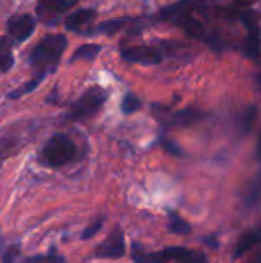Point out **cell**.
<instances>
[{
    "label": "cell",
    "mask_w": 261,
    "mask_h": 263,
    "mask_svg": "<svg viewBox=\"0 0 261 263\" xmlns=\"http://www.w3.org/2000/svg\"><path fill=\"white\" fill-rule=\"evenodd\" d=\"M68 46V39L63 34L45 35L29 52L28 63L34 71V76L48 77L55 72L60 59Z\"/></svg>",
    "instance_id": "1"
},
{
    "label": "cell",
    "mask_w": 261,
    "mask_h": 263,
    "mask_svg": "<svg viewBox=\"0 0 261 263\" xmlns=\"http://www.w3.org/2000/svg\"><path fill=\"white\" fill-rule=\"evenodd\" d=\"M75 157V145L69 136L55 133L48 139L40 153V162L48 168H60L72 162Z\"/></svg>",
    "instance_id": "2"
},
{
    "label": "cell",
    "mask_w": 261,
    "mask_h": 263,
    "mask_svg": "<svg viewBox=\"0 0 261 263\" xmlns=\"http://www.w3.org/2000/svg\"><path fill=\"white\" fill-rule=\"evenodd\" d=\"M108 100V92L100 86H92L88 91H85L69 108V111L65 114V122H78L83 119H88L94 116L103 103Z\"/></svg>",
    "instance_id": "3"
},
{
    "label": "cell",
    "mask_w": 261,
    "mask_h": 263,
    "mask_svg": "<svg viewBox=\"0 0 261 263\" xmlns=\"http://www.w3.org/2000/svg\"><path fill=\"white\" fill-rule=\"evenodd\" d=\"M77 2L78 0H37L35 15L46 25H55L58 18Z\"/></svg>",
    "instance_id": "4"
},
{
    "label": "cell",
    "mask_w": 261,
    "mask_h": 263,
    "mask_svg": "<svg viewBox=\"0 0 261 263\" xmlns=\"http://www.w3.org/2000/svg\"><path fill=\"white\" fill-rule=\"evenodd\" d=\"M37 20L31 14H15L6 20V34L14 40V43L26 42L35 31Z\"/></svg>",
    "instance_id": "5"
},
{
    "label": "cell",
    "mask_w": 261,
    "mask_h": 263,
    "mask_svg": "<svg viewBox=\"0 0 261 263\" xmlns=\"http://www.w3.org/2000/svg\"><path fill=\"white\" fill-rule=\"evenodd\" d=\"M146 260L152 262H168V260H178V262H206L203 254H198L192 250L183 247H169L160 253L146 256Z\"/></svg>",
    "instance_id": "6"
},
{
    "label": "cell",
    "mask_w": 261,
    "mask_h": 263,
    "mask_svg": "<svg viewBox=\"0 0 261 263\" xmlns=\"http://www.w3.org/2000/svg\"><path fill=\"white\" fill-rule=\"evenodd\" d=\"M122 57L126 62L142 63V65H158L162 62L160 51L152 46H148V45L131 46V48L122 49Z\"/></svg>",
    "instance_id": "7"
},
{
    "label": "cell",
    "mask_w": 261,
    "mask_h": 263,
    "mask_svg": "<svg viewBox=\"0 0 261 263\" xmlns=\"http://www.w3.org/2000/svg\"><path fill=\"white\" fill-rule=\"evenodd\" d=\"M100 259H120L125 256V236L122 230H114L108 239L97 248L95 253Z\"/></svg>",
    "instance_id": "8"
},
{
    "label": "cell",
    "mask_w": 261,
    "mask_h": 263,
    "mask_svg": "<svg viewBox=\"0 0 261 263\" xmlns=\"http://www.w3.org/2000/svg\"><path fill=\"white\" fill-rule=\"evenodd\" d=\"M26 143V136H23L22 131H12V129H5L0 133V168L3 162L14 156L23 145Z\"/></svg>",
    "instance_id": "9"
},
{
    "label": "cell",
    "mask_w": 261,
    "mask_h": 263,
    "mask_svg": "<svg viewBox=\"0 0 261 263\" xmlns=\"http://www.w3.org/2000/svg\"><path fill=\"white\" fill-rule=\"evenodd\" d=\"M160 120H163V123L166 126H177V128H186L194 125L197 120H200L203 117V112L195 109V108H186V109H180L175 111L172 114H160Z\"/></svg>",
    "instance_id": "10"
},
{
    "label": "cell",
    "mask_w": 261,
    "mask_h": 263,
    "mask_svg": "<svg viewBox=\"0 0 261 263\" xmlns=\"http://www.w3.org/2000/svg\"><path fill=\"white\" fill-rule=\"evenodd\" d=\"M203 5V0H178L160 11V18L163 20H172L175 22L177 18L191 14L192 11L198 9Z\"/></svg>",
    "instance_id": "11"
},
{
    "label": "cell",
    "mask_w": 261,
    "mask_h": 263,
    "mask_svg": "<svg viewBox=\"0 0 261 263\" xmlns=\"http://www.w3.org/2000/svg\"><path fill=\"white\" fill-rule=\"evenodd\" d=\"M248 37L245 40V45H243V52L248 59L251 60H258L260 57V49H261V32H260V25L258 22L257 23H252V25H248Z\"/></svg>",
    "instance_id": "12"
},
{
    "label": "cell",
    "mask_w": 261,
    "mask_h": 263,
    "mask_svg": "<svg viewBox=\"0 0 261 263\" xmlns=\"http://www.w3.org/2000/svg\"><path fill=\"white\" fill-rule=\"evenodd\" d=\"M95 9L92 8H82L69 14L65 20V28L68 31H80L86 23H89L95 17Z\"/></svg>",
    "instance_id": "13"
},
{
    "label": "cell",
    "mask_w": 261,
    "mask_h": 263,
    "mask_svg": "<svg viewBox=\"0 0 261 263\" xmlns=\"http://www.w3.org/2000/svg\"><path fill=\"white\" fill-rule=\"evenodd\" d=\"M261 242V230H252L248 231L246 234L242 236V239L238 240L237 247H235V253L234 257H242L245 253H248L249 250H252L254 247H257Z\"/></svg>",
    "instance_id": "14"
},
{
    "label": "cell",
    "mask_w": 261,
    "mask_h": 263,
    "mask_svg": "<svg viewBox=\"0 0 261 263\" xmlns=\"http://www.w3.org/2000/svg\"><path fill=\"white\" fill-rule=\"evenodd\" d=\"M129 20L128 18H112V20H106V22H102L100 25L94 26L91 31H83L82 34L85 35H97V34H115L118 32Z\"/></svg>",
    "instance_id": "15"
},
{
    "label": "cell",
    "mask_w": 261,
    "mask_h": 263,
    "mask_svg": "<svg viewBox=\"0 0 261 263\" xmlns=\"http://www.w3.org/2000/svg\"><path fill=\"white\" fill-rule=\"evenodd\" d=\"M175 23L180 25V26L185 29V32H186L189 37H192V39H202V37L205 35V28H203V25H202L197 18L191 17L189 14H186V15L177 18Z\"/></svg>",
    "instance_id": "16"
},
{
    "label": "cell",
    "mask_w": 261,
    "mask_h": 263,
    "mask_svg": "<svg viewBox=\"0 0 261 263\" xmlns=\"http://www.w3.org/2000/svg\"><path fill=\"white\" fill-rule=\"evenodd\" d=\"M45 79H46V77H43V76H32V79H31V80H28V82H26V83H23L22 86H18V88L12 89L11 92H8V94H6V97H8L9 100H18V99L25 97L26 94H31L34 89H37V86H38Z\"/></svg>",
    "instance_id": "17"
},
{
    "label": "cell",
    "mask_w": 261,
    "mask_h": 263,
    "mask_svg": "<svg viewBox=\"0 0 261 263\" xmlns=\"http://www.w3.org/2000/svg\"><path fill=\"white\" fill-rule=\"evenodd\" d=\"M102 51V46L97 45V43H86V45H82L80 48H77L72 54V57L69 59V63H74L77 60H86V62H91L94 60L98 52Z\"/></svg>",
    "instance_id": "18"
},
{
    "label": "cell",
    "mask_w": 261,
    "mask_h": 263,
    "mask_svg": "<svg viewBox=\"0 0 261 263\" xmlns=\"http://www.w3.org/2000/svg\"><path fill=\"white\" fill-rule=\"evenodd\" d=\"M169 230L175 234H189L191 233V227L186 220H183L180 216H177L175 213H171L169 214Z\"/></svg>",
    "instance_id": "19"
},
{
    "label": "cell",
    "mask_w": 261,
    "mask_h": 263,
    "mask_svg": "<svg viewBox=\"0 0 261 263\" xmlns=\"http://www.w3.org/2000/svg\"><path fill=\"white\" fill-rule=\"evenodd\" d=\"M140 106H142V103H140L138 97H135L132 92H129V94H126L125 99H123L122 111H123L125 114H132V112H135L137 109H140Z\"/></svg>",
    "instance_id": "20"
},
{
    "label": "cell",
    "mask_w": 261,
    "mask_h": 263,
    "mask_svg": "<svg viewBox=\"0 0 261 263\" xmlns=\"http://www.w3.org/2000/svg\"><path fill=\"white\" fill-rule=\"evenodd\" d=\"M257 106H249L246 111H245V114H243V131L245 133H249L251 131V128H252V125H254V122H255V119H257Z\"/></svg>",
    "instance_id": "21"
},
{
    "label": "cell",
    "mask_w": 261,
    "mask_h": 263,
    "mask_svg": "<svg viewBox=\"0 0 261 263\" xmlns=\"http://www.w3.org/2000/svg\"><path fill=\"white\" fill-rule=\"evenodd\" d=\"M14 66V54L11 49L0 52V74H6Z\"/></svg>",
    "instance_id": "22"
},
{
    "label": "cell",
    "mask_w": 261,
    "mask_h": 263,
    "mask_svg": "<svg viewBox=\"0 0 261 263\" xmlns=\"http://www.w3.org/2000/svg\"><path fill=\"white\" fill-rule=\"evenodd\" d=\"M22 250V247L18 245V243H15V245H9L6 250H5V254H3V262H14V260H17L18 257H20V251Z\"/></svg>",
    "instance_id": "23"
},
{
    "label": "cell",
    "mask_w": 261,
    "mask_h": 263,
    "mask_svg": "<svg viewBox=\"0 0 261 263\" xmlns=\"http://www.w3.org/2000/svg\"><path fill=\"white\" fill-rule=\"evenodd\" d=\"M102 227H103V220H102V219L97 220V222H94L92 225H89V227L82 233V239H83V240H88V239L94 237V236L102 230Z\"/></svg>",
    "instance_id": "24"
},
{
    "label": "cell",
    "mask_w": 261,
    "mask_h": 263,
    "mask_svg": "<svg viewBox=\"0 0 261 263\" xmlns=\"http://www.w3.org/2000/svg\"><path fill=\"white\" fill-rule=\"evenodd\" d=\"M26 260H28V262H37V260H58V262H63L65 257L55 256L54 251H51V254H48V256H34V257H28Z\"/></svg>",
    "instance_id": "25"
},
{
    "label": "cell",
    "mask_w": 261,
    "mask_h": 263,
    "mask_svg": "<svg viewBox=\"0 0 261 263\" xmlns=\"http://www.w3.org/2000/svg\"><path fill=\"white\" fill-rule=\"evenodd\" d=\"M12 45H14V40H12L8 34H6V35H0V52L11 49Z\"/></svg>",
    "instance_id": "26"
},
{
    "label": "cell",
    "mask_w": 261,
    "mask_h": 263,
    "mask_svg": "<svg viewBox=\"0 0 261 263\" xmlns=\"http://www.w3.org/2000/svg\"><path fill=\"white\" fill-rule=\"evenodd\" d=\"M165 148L171 153V154H175V156H182V151H180V148L177 146V145H174V143H171V142H168V140H165Z\"/></svg>",
    "instance_id": "27"
},
{
    "label": "cell",
    "mask_w": 261,
    "mask_h": 263,
    "mask_svg": "<svg viewBox=\"0 0 261 263\" xmlns=\"http://www.w3.org/2000/svg\"><path fill=\"white\" fill-rule=\"evenodd\" d=\"M238 5H242V6H251V5H254L257 0H235Z\"/></svg>",
    "instance_id": "28"
},
{
    "label": "cell",
    "mask_w": 261,
    "mask_h": 263,
    "mask_svg": "<svg viewBox=\"0 0 261 263\" xmlns=\"http://www.w3.org/2000/svg\"><path fill=\"white\" fill-rule=\"evenodd\" d=\"M257 156H258V160L261 162V133L260 137H258V145H257Z\"/></svg>",
    "instance_id": "29"
},
{
    "label": "cell",
    "mask_w": 261,
    "mask_h": 263,
    "mask_svg": "<svg viewBox=\"0 0 261 263\" xmlns=\"http://www.w3.org/2000/svg\"><path fill=\"white\" fill-rule=\"evenodd\" d=\"M258 83H260V86H261V71H260V74H258Z\"/></svg>",
    "instance_id": "30"
}]
</instances>
